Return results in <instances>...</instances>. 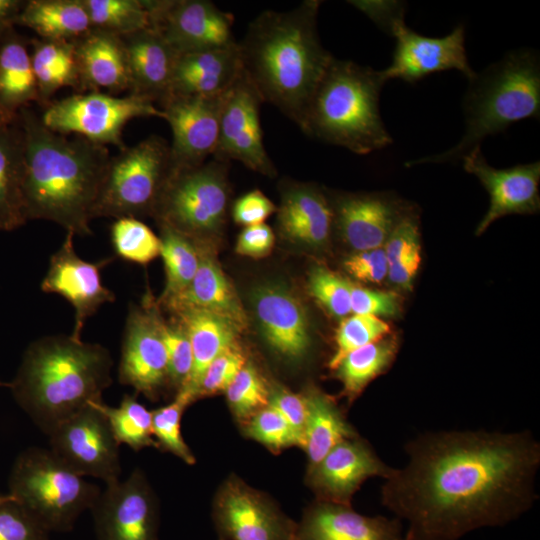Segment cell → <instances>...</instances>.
Returning <instances> with one entry per match:
<instances>
[{"label":"cell","mask_w":540,"mask_h":540,"mask_svg":"<svg viewBox=\"0 0 540 540\" xmlns=\"http://www.w3.org/2000/svg\"><path fill=\"white\" fill-rule=\"evenodd\" d=\"M405 449L408 464L381 489L382 504L408 521L405 540H459L506 525L536 501L540 445L528 431L427 433Z\"/></svg>","instance_id":"6da1fadb"},{"label":"cell","mask_w":540,"mask_h":540,"mask_svg":"<svg viewBox=\"0 0 540 540\" xmlns=\"http://www.w3.org/2000/svg\"><path fill=\"white\" fill-rule=\"evenodd\" d=\"M24 140L22 195L27 221L47 220L74 235H92L90 221L110 160L106 146L49 130L29 106L17 115Z\"/></svg>","instance_id":"7a4b0ae2"},{"label":"cell","mask_w":540,"mask_h":540,"mask_svg":"<svg viewBox=\"0 0 540 540\" xmlns=\"http://www.w3.org/2000/svg\"><path fill=\"white\" fill-rule=\"evenodd\" d=\"M321 1L306 0L288 11L266 10L238 42L243 70L263 102L299 128L310 99L333 56L317 28Z\"/></svg>","instance_id":"3957f363"},{"label":"cell","mask_w":540,"mask_h":540,"mask_svg":"<svg viewBox=\"0 0 540 540\" xmlns=\"http://www.w3.org/2000/svg\"><path fill=\"white\" fill-rule=\"evenodd\" d=\"M113 359L101 344L71 335H48L25 350L10 389L33 423L46 435L112 384Z\"/></svg>","instance_id":"277c9868"},{"label":"cell","mask_w":540,"mask_h":540,"mask_svg":"<svg viewBox=\"0 0 540 540\" xmlns=\"http://www.w3.org/2000/svg\"><path fill=\"white\" fill-rule=\"evenodd\" d=\"M380 71L333 57L306 109L301 131L365 155L393 142L379 110Z\"/></svg>","instance_id":"5b68a950"},{"label":"cell","mask_w":540,"mask_h":540,"mask_svg":"<svg viewBox=\"0 0 540 540\" xmlns=\"http://www.w3.org/2000/svg\"><path fill=\"white\" fill-rule=\"evenodd\" d=\"M463 108L466 129L456 146L406 165L462 160L488 136L540 115V63L531 49L505 55L470 81Z\"/></svg>","instance_id":"8992f818"},{"label":"cell","mask_w":540,"mask_h":540,"mask_svg":"<svg viewBox=\"0 0 540 540\" xmlns=\"http://www.w3.org/2000/svg\"><path fill=\"white\" fill-rule=\"evenodd\" d=\"M9 491L45 530L64 533L90 510L101 489L66 466L50 449L30 447L14 461Z\"/></svg>","instance_id":"52a82bcc"},{"label":"cell","mask_w":540,"mask_h":540,"mask_svg":"<svg viewBox=\"0 0 540 540\" xmlns=\"http://www.w3.org/2000/svg\"><path fill=\"white\" fill-rule=\"evenodd\" d=\"M170 144L151 135L110 157L92 218L154 214L172 175Z\"/></svg>","instance_id":"ba28073f"},{"label":"cell","mask_w":540,"mask_h":540,"mask_svg":"<svg viewBox=\"0 0 540 540\" xmlns=\"http://www.w3.org/2000/svg\"><path fill=\"white\" fill-rule=\"evenodd\" d=\"M227 164L213 158L173 171L154 212L158 223L191 239L219 231L229 206Z\"/></svg>","instance_id":"9c48e42d"},{"label":"cell","mask_w":540,"mask_h":540,"mask_svg":"<svg viewBox=\"0 0 540 540\" xmlns=\"http://www.w3.org/2000/svg\"><path fill=\"white\" fill-rule=\"evenodd\" d=\"M157 117L163 111L145 97L128 94L117 97L90 91L48 102L41 121L49 130L62 135L74 134L98 145L125 147L122 132L132 119Z\"/></svg>","instance_id":"30bf717a"},{"label":"cell","mask_w":540,"mask_h":540,"mask_svg":"<svg viewBox=\"0 0 540 540\" xmlns=\"http://www.w3.org/2000/svg\"><path fill=\"white\" fill-rule=\"evenodd\" d=\"M159 308L149 292L141 305H130L118 367L119 382L150 400H156L163 388L169 386L164 319Z\"/></svg>","instance_id":"8fae6325"},{"label":"cell","mask_w":540,"mask_h":540,"mask_svg":"<svg viewBox=\"0 0 540 540\" xmlns=\"http://www.w3.org/2000/svg\"><path fill=\"white\" fill-rule=\"evenodd\" d=\"M212 520L218 540H294L297 522L264 492L230 475L217 490Z\"/></svg>","instance_id":"7c38bea8"},{"label":"cell","mask_w":540,"mask_h":540,"mask_svg":"<svg viewBox=\"0 0 540 540\" xmlns=\"http://www.w3.org/2000/svg\"><path fill=\"white\" fill-rule=\"evenodd\" d=\"M105 485L89 510L96 540H159L160 504L145 473Z\"/></svg>","instance_id":"4fadbf2b"},{"label":"cell","mask_w":540,"mask_h":540,"mask_svg":"<svg viewBox=\"0 0 540 540\" xmlns=\"http://www.w3.org/2000/svg\"><path fill=\"white\" fill-rule=\"evenodd\" d=\"M47 436L50 451L77 474L101 479L105 484L120 480V445L93 402Z\"/></svg>","instance_id":"5bb4252c"},{"label":"cell","mask_w":540,"mask_h":540,"mask_svg":"<svg viewBox=\"0 0 540 540\" xmlns=\"http://www.w3.org/2000/svg\"><path fill=\"white\" fill-rule=\"evenodd\" d=\"M395 38L391 64L380 70L383 79H400L414 83L445 70H457L471 81L476 73L468 62L465 49V28L455 27L444 37H427L405 25L404 13L398 14L385 28Z\"/></svg>","instance_id":"9a60e30c"},{"label":"cell","mask_w":540,"mask_h":540,"mask_svg":"<svg viewBox=\"0 0 540 540\" xmlns=\"http://www.w3.org/2000/svg\"><path fill=\"white\" fill-rule=\"evenodd\" d=\"M262 103L258 90L243 70L225 95L218 144L212 157L228 163L239 161L253 171L274 176L275 166L263 140Z\"/></svg>","instance_id":"2e32d148"},{"label":"cell","mask_w":540,"mask_h":540,"mask_svg":"<svg viewBox=\"0 0 540 540\" xmlns=\"http://www.w3.org/2000/svg\"><path fill=\"white\" fill-rule=\"evenodd\" d=\"M151 27L178 54L231 46L234 17L208 0H147Z\"/></svg>","instance_id":"e0dca14e"},{"label":"cell","mask_w":540,"mask_h":540,"mask_svg":"<svg viewBox=\"0 0 540 540\" xmlns=\"http://www.w3.org/2000/svg\"><path fill=\"white\" fill-rule=\"evenodd\" d=\"M226 93L216 96L168 95L160 103L172 133L173 171L199 166L214 155Z\"/></svg>","instance_id":"ac0fdd59"},{"label":"cell","mask_w":540,"mask_h":540,"mask_svg":"<svg viewBox=\"0 0 540 540\" xmlns=\"http://www.w3.org/2000/svg\"><path fill=\"white\" fill-rule=\"evenodd\" d=\"M72 232H67L60 248L51 256L48 270L40 284L41 290L66 299L74 309L71 336L81 339V332L89 317L105 303L115 301L113 291L104 286L101 271L113 257L88 262L75 252Z\"/></svg>","instance_id":"d6986e66"},{"label":"cell","mask_w":540,"mask_h":540,"mask_svg":"<svg viewBox=\"0 0 540 540\" xmlns=\"http://www.w3.org/2000/svg\"><path fill=\"white\" fill-rule=\"evenodd\" d=\"M394 468L386 465L359 435L334 446L306 472V483L316 500L351 505L352 498L369 478L388 479Z\"/></svg>","instance_id":"ffe728a7"},{"label":"cell","mask_w":540,"mask_h":540,"mask_svg":"<svg viewBox=\"0 0 540 540\" xmlns=\"http://www.w3.org/2000/svg\"><path fill=\"white\" fill-rule=\"evenodd\" d=\"M462 160L466 172L475 175L490 196V206L476 228V235H481L503 216L538 212L539 161L497 169L487 163L480 147L470 151Z\"/></svg>","instance_id":"44dd1931"},{"label":"cell","mask_w":540,"mask_h":540,"mask_svg":"<svg viewBox=\"0 0 540 540\" xmlns=\"http://www.w3.org/2000/svg\"><path fill=\"white\" fill-rule=\"evenodd\" d=\"M252 304L269 347L286 360H302L309 352L311 337L300 300L285 286L269 283L253 291Z\"/></svg>","instance_id":"7402d4cb"},{"label":"cell","mask_w":540,"mask_h":540,"mask_svg":"<svg viewBox=\"0 0 540 540\" xmlns=\"http://www.w3.org/2000/svg\"><path fill=\"white\" fill-rule=\"evenodd\" d=\"M294 540H405L398 518L365 516L351 505L316 500L303 511Z\"/></svg>","instance_id":"603a6c76"},{"label":"cell","mask_w":540,"mask_h":540,"mask_svg":"<svg viewBox=\"0 0 540 540\" xmlns=\"http://www.w3.org/2000/svg\"><path fill=\"white\" fill-rule=\"evenodd\" d=\"M129 75V94L161 103L169 94L178 53L149 27L121 37Z\"/></svg>","instance_id":"cb8c5ba5"},{"label":"cell","mask_w":540,"mask_h":540,"mask_svg":"<svg viewBox=\"0 0 540 540\" xmlns=\"http://www.w3.org/2000/svg\"><path fill=\"white\" fill-rule=\"evenodd\" d=\"M198 251L200 262L191 283L162 307L172 314L192 310L207 312L226 320L239 333L243 332L248 322L238 294L212 256L202 249Z\"/></svg>","instance_id":"d4e9b609"},{"label":"cell","mask_w":540,"mask_h":540,"mask_svg":"<svg viewBox=\"0 0 540 540\" xmlns=\"http://www.w3.org/2000/svg\"><path fill=\"white\" fill-rule=\"evenodd\" d=\"M242 72L238 42L224 48L182 53L177 57L168 95H222Z\"/></svg>","instance_id":"484cf974"},{"label":"cell","mask_w":540,"mask_h":540,"mask_svg":"<svg viewBox=\"0 0 540 540\" xmlns=\"http://www.w3.org/2000/svg\"><path fill=\"white\" fill-rule=\"evenodd\" d=\"M331 207L344 240L358 252L380 248L403 217L394 202L380 195H345Z\"/></svg>","instance_id":"4316f807"},{"label":"cell","mask_w":540,"mask_h":540,"mask_svg":"<svg viewBox=\"0 0 540 540\" xmlns=\"http://www.w3.org/2000/svg\"><path fill=\"white\" fill-rule=\"evenodd\" d=\"M276 212L280 232L292 242L308 246L327 242L333 210L318 188L308 184L284 186Z\"/></svg>","instance_id":"83f0119b"},{"label":"cell","mask_w":540,"mask_h":540,"mask_svg":"<svg viewBox=\"0 0 540 540\" xmlns=\"http://www.w3.org/2000/svg\"><path fill=\"white\" fill-rule=\"evenodd\" d=\"M81 89L119 93L130 89L121 37L91 29L74 42Z\"/></svg>","instance_id":"f1b7e54d"},{"label":"cell","mask_w":540,"mask_h":540,"mask_svg":"<svg viewBox=\"0 0 540 540\" xmlns=\"http://www.w3.org/2000/svg\"><path fill=\"white\" fill-rule=\"evenodd\" d=\"M38 89L27 41L14 28L0 37V109L11 119L30 102Z\"/></svg>","instance_id":"f546056e"},{"label":"cell","mask_w":540,"mask_h":540,"mask_svg":"<svg viewBox=\"0 0 540 540\" xmlns=\"http://www.w3.org/2000/svg\"><path fill=\"white\" fill-rule=\"evenodd\" d=\"M307 407L303 447L307 470L313 468L334 446L358 436L336 401L314 385L302 391Z\"/></svg>","instance_id":"4dcf8cb0"},{"label":"cell","mask_w":540,"mask_h":540,"mask_svg":"<svg viewBox=\"0 0 540 540\" xmlns=\"http://www.w3.org/2000/svg\"><path fill=\"white\" fill-rule=\"evenodd\" d=\"M24 140L19 122L0 123V230L24 225Z\"/></svg>","instance_id":"1f68e13d"},{"label":"cell","mask_w":540,"mask_h":540,"mask_svg":"<svg viewBox=\"0 0 540 540\" xmlns=\"http://www.w3.org/2000/svg\"><path fill=\"white\" fill-rule=\"evenodd\" d=\"M42 40L75 42L91 31L82 0H30L16 20Z\"/></svg>","instance_id":"d6a6232c"},{"label":"cell","mask_w":540,"mask_h":540,"mask_svg":"<svg viewBox=\"0 0 540 540\" xmlns=\"http://www.w3.org/2000/svg\"><path fill=\"white\" fill-rule=\"evenodd\" d=\"M172 316L183 324L190 339L193 366L182 389L188 391L195 401L206 368L222 351L237 342L239 332L226 320L207 312L192 310Z\"/></svg>","instance_id":"836d02e7"},{"label":"cell","mask_w":540,"mask_h":540,"mask_svg":"<svg viewBox=\"0 0 540 540\" xmlns=\"http://www.w3.org/2000/svg\"><path fill=\"white\" fill-rule=\"evenodd\" d=\"M31 61L36 78L39 102H46L63 87L81 89L74 42L31 41Z\"/></svg>","instance_id":"e575fe53"},{"label":"cell","mask_w":540,"mask_h":540,"mask_svg":"<svg viewBox=\"0 0 540 540\" xmlns=\"http://www.w3.org/2000/svg\"><path fill=\"white\" fill-rule=\"evenodd\" d=\"M397 350V341L385 336L344 356L333 371L342 383V394L349 404L372 380L384 373L393 362Z\"/></svg>","instance_id":"d590c367"},{"label":"cell","mask_w":540,"mask_h":540,"mask_svg":"<svg viewBox=\"0 0 540 540\" xmlns=\"http://www.w3.org/2000/svg\"><path fill=\"white\" fill-rule=\"evenodd\" d=\"M161 252L165 268V286L156 301L159 307L182 293L194 278L199 262V251L193 239L159 223Z\"/></svg>","instance_id":"8d00e7d4"},{"label":"cell","mask_w":540,"mask_h":540,"mask_svg":"<svg viewBox=\"0 0 540 540\" xmlns=\"http://www.w3.org/2000/svg\"><path fill=\"white\" fill-rule=\"evenodd\" d=\"M107 419L110 429L121 444L134 451L147 447L158 448L152 435V411L129 394H125L117 407L101 401L93 402Z\"/></svg>","instance_id":"74e56055"},{"label":"cell","mask_w":540,"mask_h":540,"mask_svg":"<svg viewBox=\"0 0 540 540\" xmlns=\"http://www.w3.org/2000/svg\"><path fill=\"white\" fill-rule=\"evenodd\" d=\"M92 29L122 37L151 27L147 0H82Z\"/></svg>","instance_id":"f35d334b"},{"label":"cell","mask_w":540,"mask_h":540,"mask_svg":"<svg viewBox=\"0 0 540 540\" xmlns=\"http://www.w3.org/2000/svg\"><path fill=\"white\" fill-rule=\"evenodd\" d=\"M193 402L192 395L181 389L170 403L152 411V435L158 449L188 465L195 464L196 458L182 436L181 420L185 409Z\"/></svg>","instance_id":"ab89813d"},{"label":"cell","mask_w":540,"mask_h":540,"mask_svg":"<svg viewBox=\"0 0 540 540\" xmlns=\"http://www.w3.org/2000/svg\"><path fill=\"white\" fill-rule=\"evenodd\" d=\"M110 237L115 254L124 261L147 265L160 256V237L138 218H117Z\"/></svg>","instance_id":"60d3db41"},{"label":"cell","mask_w":540,"mask_h":540,"mask_svg":"<svg viewBox=\"0 0 540 540\" xmlns=\"http://www.w3.org/2000/svg\"><path fill=\"white\" fill-rule=\"evenodd\" d=\"M224 393L232 415L241 425L269 405L270 386L250 362L242 367Z\"/></svg>","instance_id":"b9f144b4"},{"label":"cell","mask_w":540,"mask_h":540,"mask_svg":"<svg viewBox=\"0 0 540 540\" xmlns=\"http://www.w3.org/2000/svg\"><path fill=\"white\" fill-rule=\"evenodd\" d=\"M390 332L389 325L379 317L353 314L345 317L335 335V351L328 363L334 370L349 352L377 341Z\"/></svg>","instance_id":"7bdbcfd3"},{"label":"cell","mask_w":540,"mask_h":540,"mask_svg":"<svg viewBox=\"0 0 540 540\" xmlns=\"http://www.w3.org/2000/svg\"><path fill=\"white\" fill-rule=\"evenodd\" d=\"M242 429L246 437L259 442L273 453L292 446L301 448V442L289 423L269 405L243 424Z\"/></svg>","instance_id":"ee69618b"},{"label":"cell","mask_w":540,"mask_h":540,"mask_svg":"<svg viewBox=\"0 0 540 540\" xmlns=\"http://www.w3.org/2000/svg\"><path fill=\"white\" fill-rule=\"evenodd\" d=\"M172 317L170 322L164 321L163 337L168 358L169 386L177 393L190 377L193 355L185 327L175 316Z\"/></svg>","instance_id":"f6af8a7d"},{"label":"cell","mask_w":540,"mask_h":540,"mask_svg":"<svg viewBox=\"0 0 540 540\" xmlns=\"http://www.w3.org/2000/svg\"><path fill=\"white\" fill-rule=\"evenodd\" d=\"M350 282L323 266L311 270L308 280L310 294L333 316L351 313Z\"/></svg>","instance_id":"bcb514c9"},{"label":"cell","mask_w":540,"mask_h":540,"mask_svg":"<svg viewBox=\"0 0 540 540\" xmlns=\"http://www.w3.org/2000/svg\"><path fill=\"white\" fill-rule=\"evenodd\" d=\"M247 363V358L237 342L222 351L206 368L196 398L225 392L237 373Z\"/></svg>","instance_id":"7dc6e473"},{"label":"cell","mask_w":540,"mask_h":540,"mask_svg":"<svg viewBox=\"0 0 540 540\" xmlns=\"http://www.w3.org/2000/svg\"><path fill=\"white\" fill-rule=\"evenodd\" d=\"M49 536L18 503L12 501L0 506V540H50Z\"/></svg>","instance_id":"c3c4849f"},{"label":"cell","mask_w":540,"mask_h":540,"mask_svg":"<svg viewBox=\"0 0 540 540\" xmlns=\"http://www.w3.org/2000/svg\"><path fill=\"white\" fill-rule=\"evenodd\" d=\"M351 312L359 315L394 316L400 310V296L350 284Z\"/></svg>","instance_id":"681fc988"},{"label":"cell","mask_w":540,"mask_h":540,"mask_svg":"<svg viewBox=\"0 0 540 540\" xmlns=\"http://www.w3.org/2000/svg\"><path fill=\"white\" fill-rule=\"evenodd\" d=\"M269 406L278 411L289 423L298 436L302 448L307 418V407L303 393H294L276 385L270 388Z\"/></svg>","instance_id":"f907efd6"},{"label":"cell","mask_w":540,"mask_h":540,"mask_svg":"<svg viewBox=\"0 0 540 540\" xmlns=\"http://www.w3.org/2000/svg\"><path fill=\"white\" fill-rule=\"evenodd\" d=\"M343 265L353 278L362 282L380 283L388 274V261L382 248L357 252Z\"/></svg>","instance_id":"816d5d0a"},{"label":"cell","mask_w":540,"mask_h":540,"mask_svg":"<svg viewBox=\"0 0 540 540\" xmlns=\"http://www.w3.org/2000/svg\"><path fill=\"white\" fill-rule=\"evenodd\" d=\"M419 237L416 218L411 215L401 217L385 242L384 252L388 265L420 250Z\"/></svg>","instance_id":"f5cc1de1"},{"label":"cell","mask_w":540,"mask_h":540,"mask_svg":"<svg viewBox=\"0 0 540 540\" xmlns=\"http://www.w3.org/2000/svg\"><path fill=\"white\" fill-rule=\"evenodd\" d=\"M277 207L260 190H252L239 197L233 204L232 217L236 224L244 227L261 224Z\"/></svg>","instance_id":"db71d44e"},{"label":"cell","mask_w":540,"mask_h":540,"mask_svg":"<svg viewBox=\"0 0 540 540\" xmlns=\"http://www.w3.org/2000/svg\"><path fill=\"white\" fill-rule=\"evenodd\" d=\"M274 241V233L267 224L247 226L238 236L236 252L247 257L261 258L271 252Z\"/></svg>","instance_id":"11a10c76"},{"label":"cell","mask_w":540,"mask_h":540,"mask_svg":"<svg viewBox=\"0 0 540 540\" xmlns=\"http://www.w3.org/2000/svg\"><path fill=\"white\" fill-rule=\"evenodd\" d=\"M421 263L420 250L415 251L388 265L387 277L395 285L408 289Z\"/></svg>","instance_id":"9f6ffc18"},{"label":"cell","mask_w":540,"mask_h":540,"mask_svg":"<svg viewBox=\"0 0 540 540\" xmlns=\"http://www.w3.org/2000/svg\"><path fill=\"white\" fill-rule=\"evenodd\" d=\"M24 4L25 1L0 0V37L16 25Z\"/></svg>","instance_id":"6f0895ef"},{"label":"cell","mask_w":540,"mask_h":540,"mask_svg":"<svg viewBox=\"0 0 540 540\" xmlns=\"http://www.w3.org/2000/svg\"><path fill=\"white\" fill-rule=\"evenodd\" d=\"M16 502V499L13 495L11 494H6V495H0V506L8 503V502Z\"/></svg>","instance_id":"680465c9"},{"label":"cell","mask_w":540,"mask_h":540,"mask_svg":"<svg viewBox=\"0 0 540 540\" xmlns=\"http://www.w3.org/2000/svg\"><path fill=\"white\" fill-rule=\"evenodd\" d=\"M16 119H11L9 118L7 115H5L3 113V111L0 109V123H9V122H13L15 121Z\"/></svg>","instance_id":"91938a15"},{"label":"cell","mask_w":540,"mask_h":540,"mask_svg":"<svg viewBox=\"0 0 540 540\" xmlns=\"http://www.w3.org/2000/svg\"><path fill=\"white\" fill-rule=\"evenodd\" d=\"M0 386L10 387V383L0 382Z\"/></svg>","instance_id":"94428289"}]
</instances>
